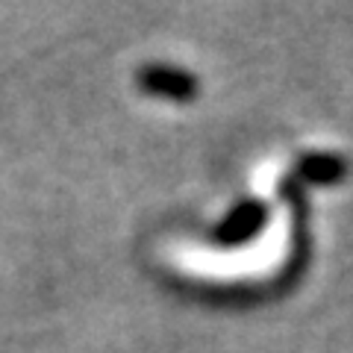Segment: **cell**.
<instances>
[{"label":"cell","mask_w":353,"mask_h":353,"mask_svg":"<svg viewBox=\"0 0 353 353\" xmlns=\"http://www.w3.org/2000/svg\"><path fill=\"white\" fill-rule=\"evenodd\" d=\"M268 215H271L268 203L256 201V197H248V201L236 203L224 218H221V224L212 230V241L221 245V248L248 245V241H253L265 230Z\"/></svg>","instance_id":"2"},{"label":"cell","mask_w":353,"mask_h":353,"mask_svg":"<svg viewBox=\"0 0 353 353\" xmlns=\"http://www.w3.org/2000/svg\"><path fill=\"white\" fill-rule=\"evenodd\" d=\"M294 180L301 185H336L347 176V159L330 150H312L297 157Z\"/></svg>","instance_id":"3"},{"label":"cell","mask_w":353,"mask_h":353,"mask_svg":"<svg viewBox=\"0 0 353 353\" xmlns=\"http://www.w3.org/2000/svg\"><path fill=\"white\" fill-rule=\"evenodd\" d=\"M136 85L150 97H162V101L174 103H192L201 94V80L192 71L165 62L141 65L136 71Z\"/></svg>","instance_id":"1"}]
</instances>
